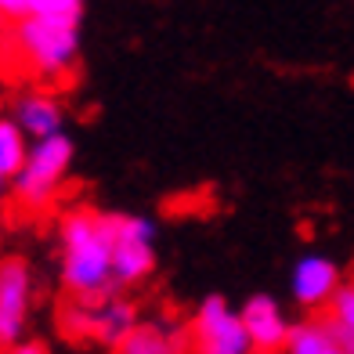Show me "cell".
<instances>
[{"label": "cell", "mask_w": 354, "mask_h": 354, "mask_svg": "<svg viewBox=\"0 0 354 354\" xmlns=\"http://www.w3.org/2000/svg\"><path fill=\"white\" fill-rule=\"evenodd\" d=\"M192 333H196L199 351H206V354H250L253 351L239 311H232L221 297H210L199 304Z\"/></svg>", "instance_id": "8992f818"}, {"label": "cell", "mask_w": 354, "mask_h": 354, "mask_svg": "<svg viewBox=\"0 0 354 354\" xmlns=\"http://www.w3.org/2000/svg\"><path fill=\"white\" fill-rule=\"evenodd\" d=\"M4 196H8V177H0V206H4Z\"/></svg>", "instance_id": "ac0fdd59"}, {"label": "cell", "mask_w": 354, "mask_h": 354, "mask_svg": "<svg viewBox=\"0 0 354 354\" xmlns=\"http://www.w3.org/2000/svg\"><path fill=\"white\" fill-rule=\"evenodd\" d=\"M26 149H29V138L19 123L11 116H0V177H11L19 174L22 159H26Z\"/></svg>", "instance_id": "5bb4252c"}, {"label": "cell", "mask_w": 354, "mask_h": 354, "mask_svg": "<svg viewBox=\"0 0 354 354\" xmlns=\"http://www.w3.org/2000/svg\"><path fill=\"white\" fill-rule=\"evenodd\" d=\"M239 318H243V329L250 336V347L253 351H282L286 333H289V322H286V315H282L275 297H268V293L250 297L246 308L239 311Z\"/></svg>", "instance_id": "ba28073f"}, {"label": "cell", "mask_w": 354, "mask_h": 354, "mask_svg": "<svg viewBox=\"0 0 354 354\" xmlns=\"http://www.w3.org/2000/svg\"><path fill=\"white\" fill-rule=\"evenodd\" d=\"M282 347L289 354H344V344L333 333L329 322H300V326H289Z\"/></svg>", "instance_id": "8fae6325"}, {"label": "cell", "mask_w": 354, "mask_h": 354, "mask_svg": "<svg viewBox=\"0 0 354 354\" xmlns=\"http://www.w3.org/2000/svg\"><path fill=\"white\" fill-rule=\"evenodd\" d=\"M29 304H33V271L22 257L0 261V347L22 344Z\"/></svg>", "instance_id": "5b68a950"}, {"label": "cell", "mask_w": 354, "mask_h": 354, "mask_svg": "<svg viewBox=\"0 0 354 354\" xmlns=\"http://www.w3.org/2000/svg\"><path fill=\"white\" fill-rule=\"evenodd\" d=\"M62 329H66L73 340H84L94 329V300H76L73 308H66L62 315Z\"/></svg>", "instance_id": "2e32d148"}, {"label": "cell", "mask_w": 354, "mask_h": 354, "mask_svg": "<svg viewBox=\"0 0 354 354\" xmlns=\"http://www.w3.org/2000/svg\"><path fill=\"white\" fill-rule=\"evenodd\" d=\"M62 282L76 300H102L112 293V243L102 214L73 210L62 221Z\"/></svg>", "instance_id": "6da1fadb"}, {"label": "cell", "mask_w": 354, "mask_h": 354, "mask_svg": "<svg viewBox=\"0 0 354 354\" xmlns=\"http://www.w3.org/2000/svg\"><path fill=\"white\" fill-rule=\"evenodd\" d=\"M15 47L40 76H66L80 58L76 19H47V15L15 19Z\"/></svg>", "instance_id": "7a4b0ae2"}, {"label": "cell", "mask_w": 354, "mask_h": 354, "mask_svg": "<svg viewBox=\"0 0 354 354\" xmlns=\"http://www.w3.org/2000/svg\"><path fill=\"white\" fill-rule=\"evenodd\" d=\"M116 347H120L123 354H170V351H177L170 336L159 333V329H152V326H134Z\"/></svg>", "instance_id": "9a60e30c"}, {"label": "cell", "mask_w": 354, "mask_h": 354, "mask_svg": "<svg viewBox=\"0 0 354 354\" xmlns=\"http://www.w3.org/2000/svg\"><path fill=\"white\" fill-rule=\"evenodd\" d=\"M102 224L112 243V282L138 286L156 268V224L149 217H127V214H102Z\"/></svg>", "instance_id": "277c9868"}, {"label": "cell", "mask_w": 354, "mask_h": 354, "mask_svg": "<svg viewBox=\"0 0 354 354\" xmlns=\"http://www.w3.org/2000/svg\"><path fill=\"white\" fill-rule=\"evenodd\" d=\"M134 326H138V311H134L131 300L102 297V304L94 308V329H91V336H98L102 344L116 347Z\"/></svg>", "instance_id": "30bf717a"}, {"label": "cell", "mask_w": 354, "mask_h": 354, "mask_svg": "<svg viewBox=\"0 0 354 354\" xmlns=\"http://www.w3.org/2000/svg\"><path fill=\"white\" fill-rule=\"evenodd\" d=\"M340 286V268H336L329 257L322 253H304L293 264V279H289V289H293V300L308 311H322L326 300L333 297V289Z\"/></svg>", "instance_id": "52a82bcc"}, {"label": "cell", "mask_w": 354, "mask_h": 354, "mask_svg": "<svg viewBox=\"0 0 354 354\" xmlns=\"http://www.w3.org/2000/svg\"><path fill=\"white\" fill-rule=\"evenodd\" d=\"M73 167V138L69 134H47V138H33V145L26 149V159L19 174L11 177L15 181V196H19L22 206L29 210H44L51 206L62 181Z\"/></svg>", "instance_id": "3957f363"}, {"label": "cell", "mask_w": 354, "mask_h": 354, "mask_svg": "<svg viewBox=\"0 0 354 354\" xmlns=\"http://www.w3.org/2000/svg\"><path fill=\"white\" fill-rule=\"evenodd\" d=\"M11 120L26 131V138H47V134L62 131L66 112H62L58 98H51V94H22V98L15 102Z\"/></svg>", "instance_id": "9c48e42d"}, {"label": "cell", "mask_w": 354, "mask_h": 354, "mask_svg": "<svg viewBox=\"0 0 354 354\" xmlns=\"http://www.w3.org/2000/svg\"><path fill=\"white\" fill-rule=\"evenodd\" d=\"M84 0H0L4 19H26V15H47V19H80Z\"/></svg>", "instance_id": "7c38bea8"}, {"label": "cell", "mask_w": 354, "mask_h": 354, "mask_svg": "<svg viewBox=\"0 0 354 354\" xmlns=\"http://www.w3.org/2000/svg\"><path fill=\"white\" fill-rule=\"evenodd\" d=\"M326 308H329V326L344 344V354H351L354 351V286L340 282L333 289V297L326 300Z\"/></svg>", "instance_id": "4fadbf2b"}, {"label": "cell", "mask_w": 354, "mask_h": 354, "mask_svg": "<svg viewBox=\"0 0 354 354\" xmlns=\"http://www.w3.org/2000/svg\"><path fill=\"white\" fill-rule=\"evenodd\" d=\"M15 351H22V354H40L44 347H40V344H26V347H15Z\"/></svg>", "instance_id": "e0dca14e"}]
</instances>
